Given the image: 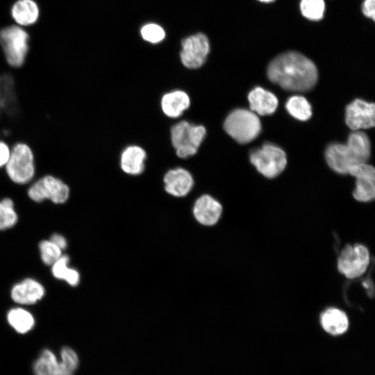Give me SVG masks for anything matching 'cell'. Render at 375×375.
<instances>
[{
	"label": "cell",
	"mask_w": 375,
	"mask_h": 375,
	"mask_svg": "<svg viewBox=\"0 0 375 375\" xmlns=\"http://www.w3.org/2000/svg\"><path fill=\"white\" fill-rule=\"evenodd\" d=\"M224 128L235 141L245 144L258 136L261 124L254 112L240 108L234 110L227 116Z\"/></svg>",
	"instance_id": "3"
},
{
	"label": "cell",
	"mask_w": 375,
	"mask_h": 375,
	"mask_svg": "<svg viewBox=\"0 0 375 375\" xmlns=\"http://www.w3.org/2000/svg\"><path fill=\"white\" fill-rule=\"evenodd\" d=\"M18 216L15 210L14 202L10 198L0 201V230L12 227L17 222Z\"/></svg>",
	"instance_id": "26"
},
{
	"label": "cell",
	"mask_w": 375,
	"mask_h": 375,
	"mask_svg": "<svg viewBox=\"0 0 375 375\" xmlns=\"http://www.w3.org/2000/svg\"><path fill=\"white\" fill-rule=\"evenodd\" d=\"M10 151L9 146L3 140H0V168L5 167L7 163Z\"/></svg>",
	"instance_id": "31"
},
{
	"label": "cell",
	"mask_w": 375,
	"mask_h": 375,
	"mask_svg": "<svg viewBox=\"0 0 375 375\" xmlns=\"http://www.w3.org/2000/svg\"><path fill=\"white\" fill-rule=\"evenodd\" d=\"M300 8L302 15L310 20H319L324 16V0H301Z\"/></svg>",
	"instance_id": "28"
},
{
	"label": "cell",
	"mask_w": 375,
	"mask_h": 375,
	"mask_svg": "<svg viewBox=\"0 0 375 375\" xmlns=\"http://www.w3.org/2000/svg\"><path fill=\"white\" fill-rule=\"evenodd\" d=\"M206 128L186 121L176 124L171 129V138L178 157L194 155L206 135Z\"/></svg>",
	"instance_id": "5"
},
{
	"label": "cell",
	"mask_w": 375,
	"mask_h": 375,
	"mask_svg": "<svg viewBox=\"0 0 375 375\" xmlns=\"http://www.w3.org/2000/svg\"><path fill=\"white\" fill-rule=\"evenodd\" d=\"M285 108L292 117L300 121H306L312 116L311 106L302 96L295 95L289 98Z\"/></svg>",
	"instance_id": "23"
},
{
	"label": "cell",
	"mask_w": 375,
	"mask_h": 375,
	"mask_svg": "<svg viewBox=\"0 0 375 375\" xmlns=\"http://www.w3.org/2000/svg\"><path fill=\"white\" fill-rule=\"evenodd\" d=\"M165 188L167 193L175 197H184L193 186V178L183 168L169 170L164 177Z\"/></svg>",
	"instance_id": "15"
},
{
	"label": "cell",
	"mask_w": 375,
	"mask_h": 375,
	"mask_svg": "<svg viewBox=\"0 0 375 375\" xmlns=\"http://www.w3.org/2000/svg\"><path fill=\"white\" fill-rule=\"evenodd\" d=\"M209 51L210 44L206 35L203 33L190 35L182 41V63L188 68H199L206 61Z\"/></svg>",
	"instance_id": "10"
},
{
	"label": "cell",
	"mask_w": 375,
	"mask_h": 375,
	"mask_svg": "<svg viewBox=\"0 0 375 375\" xmlns=\"http://www.w3.org/2000/svg\"><path fill=\"white\" fill-rule=\"evenodd\" d=\"M142 38L151 43L156 44L161 42L165 36L163 28L156 24H147L141 28Z\"/></svg>",
	"instance_id": "30"
},
{
	"label": "cell",
	"mask_w": 375,
	"mask_h": 375,
	"mask_svg": "<svg viewBox=\"0 0 375 375\" xmlns=\"http://www.w3.org/2000/svg\"><path fill=\"white\" fill-rule=\"evenodd\" d=\"M28 197L35 202L46 199L56 204L65 203L69 197V188L61 179L52 175H46L34 182L27 192Z\"/></svg>",
	"instance_id": "8"
},
{
	"label": "cell",
	"mask_w": 375,
	"mask_h": 375,
	"mask_svg": "<svg viewBox=\"0 0 375 375\" xmlns=\"http://www.w3.org/2000/svg\"><path fill=\"white\" fill-rule=\"evenodd\" d=\"M250 161L260 174L269 178L280 174L287 165L285 151L269 143L253 151L250 154Z\"/></svg>",
	"instance_id": "7"
},
{
	"label": "cell",
	"mask_w": 375,
	"mask_h": 375,
	"mask_svg": "<svg viewBox=\"0 0 375 375\" xmlns=\"http://www.w3.org/2000/svg\"><path fill=\"white\" fill-rule=\"evenodd\" d=\"M44 293V288L40 283L28 278L15 284L11 290L10 295L17 303L31 305L40 300Z\"/></svg>",
	"instance_id": "13"
},
{
	"label": "cell",
	"mask_w": 375,
	"mask_h": 375,
	"mask_svg": "<svg viewBox=\"0 0 375 375\" xmlns=\"http://www.w3.org/2000/svg\"><path fill=\"white\" fill-rule=\"evenodd\" d=\"M190 100L183 91L176 90L165 94L161 99V107L164 113L172 118L178 117L188 108Z\"/></svg>",
	"instance_id": "18"
},
{
	"label": "cell",
	"mask_w": 375,
	"mask_h": 375,
	"mask_svg": "<svg viewBox=\"0 0 375 375\" xmlns=\"http://www.w3.org/2000/svg\"><path fill=\"white\" fill-rule=\"evenodd\" d=\"M146 157V152L140 147H128L122 153L121 167L128 174H140L144 170Z\"/></svg>",
	"instance_id": "19"
},
{
	"label": "cell",
	"mask_w": 375,
	"mask_h": 375,
	"mask_svg": "<svg viewBox=\"0 0 375 375\" xmlns=\"http://www.w3.org/2000/svg\"><path fill=\"white\" fill-rule=\"evenodd\" d=\"M267 72L272 82L293 92L312 89L318 77L313 62L295 51L285 52L276 57L269 63Z\"/></svg>",
	"instance_id": "1"
},
{
	"label": "cell",
	"mask_w": 375,
	"mask_h": 375,
	"mask_svg": "<svg viewBox=\"0 0 375 375\" xmlns=\"http://www.w3.org/2000/svg\"><path fill=\"white\" fill-rule=\"evenodd\" d=\"M370 151V141L367 135L362 131H355L349 135L346 144H329L325 151V158L334 172L346 174L353 166L367 162Z\"/></svg>",
	"instance_id": "2"
},
{
	"label": "cell",
	"mask_w": 375,
	"mask_h": 375,
	"mask_svg": "<svg viewBox=\"0 0 375 375\" xmlns=\"http://www.w3.org/2000/svg\"><path fill=\"white\" fill-rule=\"evenodd\" d=\"M39 250L42 262L47 265H52L62 256V250L51 240L40 242Z\"/></svg>",
	"instance_id": "29"
},
{
	"label": "cell",
	"mask_w": 375,
	"mask_h": 375,
	"mask_svg": "<svg viewBox=\"0 0 375 375\" xmlns=\"http://www.w3.org/2000/svg\"><path fill=\"white\" fill-rule=\"evenodd\" d=\"M12 16L19 25L28 26L34 24L38 17L39 10L33 0H19L12 8Z\"/></svg>",
	"instance_id": "20"
},
{
	"label": "cell",
	"mask_w": 375,
	"mask_h": 375,
	"mask_svg": "<svg viewBox=\"0 0 375 375\" xmlns=\"http://www.w3.org/2000/svg\"><path fill=\"white\" fill-rule=\"evenodd\" d=\"M259 1H262V2H271L274 0H259Z\"/></svg>",
	"instance_id": "34"
},
{
	"label": "cell",
	"mask_w": 375,
	"mask_h": 375,
	"mask_svg": "<svg viewBox=\"0 0 375 375\" xmlns=\"http://www.w3.org/2000/svg\"><path fill=\"white\" fill-rule=\"evenodd\" d=\"M348 174L356 178L353 197L359 201L368 202L375 197V170L367 162L356 165L350 168Z\"/></svg>",
	"instance_id": "11"
},
{
	"label": "cell",
	"mask_w": 375,
	"mask_h": 375,
	"mask_svg": "<svg viewBox=\"0 0 375 375\" xmlns=\"http://www.w3.org/2000/svg\"><path fill=\"white\" fill-rule=\"evenodd\" d=\"M28 33L19 26H10L0 31V44L10 66L23 65L28 51Z\"/></svg>",
	"instance_id": "6"
},
{
	"label": "cell",
	"mask_w": 375,
	"mask_h": 375,
	"mask_svg": "<svg viewBox=\"0 0 375 375\" xmlns=\"http://www.w3.org/2000/svg\"><path fill=\"white\" fill-rule=\"evenodd\" d=\"M320 324L327 333L337 336L347 332L349 322L344 311L335 308H330L322 313Z\"/></svg>",
	"instance_id": "17"
},
{
	"label": "cell",
	"mask_w": 375,
	"mask_h": 375,
	"mask_svg": "<svg viewBox=\"0 0 375 375\" xmlns=\"http://www.w3.org/2000/svg\"><path fill=\"white\" fill-rule=\"evenodd\" d=\"M14 103L13 81L9 75L0 77V115Z\"/></svg>",
	"instance_id": "27"
},
{
	"label": "cell",
	"mask_w": 375,
	"mask_h": 375,
	"mask_svg": "<svg viewBox=\"0 0 375 375\" xmlns=\"http://www.w3.org/2000/svg\"><path fill=\"white\" fill-rule=\"evenodd\" d=\"M49 240L58 247L61 250L65 249L67 246L66 239L64 238V236L58 233L53 234Z\"/></svg>",
	"instance_id": "33"
},
{
	"label": "cell",
	"mask_w": 375,
	"mask_h": 375,
	"mask_svg": "<svg viewBox=\"0 0 375 375\" xmlns=\"http://www.w3.org/2000/svg\"><path fill=\"white\" fill-rule=\"evenodd\" d=\"M78 362L74 350L68 347H63L60 351V361H58V375H74Z\"/></svg>",
	"instance_id": "25"
},
{
	"label": "cell",
	"mask_w": 375,
	"mask_h": 375,
	"mask_svg": "<svg viewBox=\"0 0 375 375\" xmlns=\"http://www.w3.org/2000/svg\"><path fill=\"white\" fill-rule=\"evenodd\" d=\"M251 111L260 115L274 113L278 106V99L272 92L260 87L253 89L248 95Z\"/></svg>",
	"instance_id": "16"
},
{
	"label": "cell",
	"mask_w": 375,
	"mask_h": 375,
	"mask_svg": "<svg viewBox=\"0 0 375 375\" xmlns=\"http://www.w3.org/2000/svg\"><path fill=\"white\" fill-rule=\"evenodd\" d=\"M363 14L373 20L375 19V0H365L362 5Z\"/></svg>",
	"instance_id": "32"
},
{
	"label": "cell",
	"mask_w": 375,
	"mask_h": 375,
	"mask_svg": "<svg viewBox=\"0 0 375 375\" xmlns=\"http://www.w3.org/2000/svg\"><path fill=\"white\" fill-rule=\"evenodd\" d=\"M222 206L219 201L208 194L197 199L193 208L195 219L204 226H212L219 219Z\"/></svg>",
	"instance_id": "14"
},
{
	"label": "cell",
	"mask_w": 375,
	"mask_h": 375,
	"mask_svg": "<svg viewBox=\"0 0 375 375\" xmlns=\"http://www.w3.org/2000/svg\"><path fill=\"white\" fill-rule=\"evenodd\" d=\"M8 178L15 183L25 185L31 182L35 174L34 154L26 143L15 144L5 165Z\"/></svg>",
	"instance_id": "4"
},
{
	"label": "cell",
	"mask_w": 375,
	"mask_h": 375,
	"mask_svg": "<svg viewBox=\"0 0 375 375\" xmlns=\"http://www.w3.org/2000/svg\"><path fill=\"white\" fill-rule=\"evenodd\" d=\"M370 262L368 249L362 244L346 245L338 259L340 273L348 278H356L363 275Z\"/></svg>",
	"instance_id": "9"
},
{
	"label": "cell",
	"mask_w": 375,
	"mask_h": 375,
	"mask_svg": "<svg viewBox=\"0 0 375 375\" xmlns=\"http://www.w3.org/2000/svg\"><path fill=\"white\" fill-rule=\"evenodd\" d=\"M8 324L19 333L30 331L35 324L32 314L22 308H13L7 314Z\"/></svg>",
	"instance_id": "21"
},
{
	"label": "cell",
	"mask_w": 375,
	"mask_h": 375,
	"mask_svg": "<svg viewBox=\"0 0 375 375\" xmlns=\"http://www.w3.org/2000/svg\"><path fill=\"white\" fill-rule=\"evenodd\" d=\"M69 258L67 255H62L53 265L51 272L53 276L60 280L65 281L71 286H76L80 281L78 272L68 267Z\"/></svg>",
	"instance_id": "22"
},
{
	"label": "cell",
	"mask_w": 375,
	"mask_h": 375,
	"mask_svg": "<svg viewBox=\"0 0 375 375\" xmlns=\"http://www.w3.org/2000/svg\"><path fill=\"white\" fill-rule=\"evenodd\" d=\"M58 360L55 354L44 349L33 365L35 375H58Z\"/></svg>",
	"instance_id": "24"
},
{
	"label": "cell",
	"mask_w": 375,
	"mask_h": 375,
	"mask_svg": "<svg viewBox=\"0 0 375 375\" xmlns=\"http://www.w3.org/2000/svg\"><path fill=\"white\" fill-rule=\"evenodd\" d=\"M375 106L362 99H355L346 106L345 122L353 131L369 128L375 124Z\"/></svg>",
	"instance_id": "12"
}]
</instances>
